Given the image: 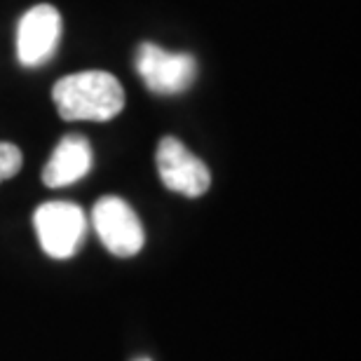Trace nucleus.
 Masks as SVG:
<instances>
[{"instance_id":"5","label":"nucleus","mask_w":361,"mask_h":361,"mask_svg":"<svg viewBox=\"0 0 361 361\" xmlns=\"http://www.w3.org/2000/svg\"><path fill=\"white\" fill-rule=\"evenodd\" d=\"M61 38V14L54 5L31 7L17 26V59L21 66L35 68L49 61Z\"/></svg>"},{"instance_id":"7","label":"nucleus","mask_w":361,"mask_h":361,"mask_svg":"<svg viewBox=\"0 0 361 361\" xmlns=\"http://www.w3.org/2000/svg\"><path fill=\"white\" fill-rule=\"evenodd\" d=\"M92 169V146L80 134H68L56 143L52 157L42 169V183L47 188L73 185Z\"/></svg>"},{"instance_id":"2","label":"nucleus","mask_w":361,"mask_h":361,"mask_svg":"<svg viewBox=\"0 0 361 361\" xmlns=\"http://www.w3.org/2000/svg\"><path fill=\"white\" fill-rule=\"evenodd\" d=\"M35 235L49 258L75 256L87 235V216L73 202H45L33 214Z\"/></svg>"},{"instance_id":"4","label":"nucleus","mask_w":361,"mask_h":361,"mask_svg":"<svg viewBox=\"0 0 361 361\" xmlns=\"http://www.w3.org/2000/svg\"><path fill=\"white\" fill-rule=\"evenodd\" d=\"M92 226L101 244L118 258H132L143 249L146 235L134 209L120 197H101L92 209Z\"/></svg>"},{"instance_id":"1","label":"nucleus","mask_w":361,"mask_h":361,"mask_svg":"<svg viewBox=\"0 0 361 361\" xmlns=\"http://www.w3.org/2000/svg\"><path fill=\"white\" fill-rule=\"evenodd\" d=\"M52 99L63 120L108 122L125 108V90L113 73L80 71L61 78L52 87Z\"/></svg>"},{"instance_id":"3","label":"nucleus","mask_w":361,"mask_h":361,"mask_svg":"<svg viewBox=\"0 0 361 361\" xmlns=\"http://www.w3.org/2000/svg\"><path fill=\"white\" fill-rule=\"evenodd\" d=\"M136 73L155 94H180L197 78V61L185 52H167L153 42H141L134 56Z\"/></svg>"},{"instance_id":"8","label":"nucleus","mask_w":361,"mask_h":361,"mask_svg":"<svg viewBox=\"0 0 361 361\" xmlns=\"http://www.w3.org/2000/svg\"><path fill=\"white\" fill-rule=\"evenodd\" d=\"M21 169V150L14 143L0 141V183L17 176Z\"/></svg>"},{"instance_id":"9","label":"nucleus","mask_w":361,"mask_h":361,"mask_svg":"<svg viewBox=\"0 0 361 361\" xmlns=\"http://www.w3.org/2000/svg\"><path fill=\"white\" fill-rule=\"evenodd\" d=\"M139 361H148V359H139Z\"/></svg>"},{"instance_id":"6","label":"nucleus","mask_w":361,"mask_h":361,"mask_svg":"<svg viewBox=\"0 0 361 361\" xmlns=\"http://www.w3.org/2000/svg\"><path fill=\"white\" fill-rule=\"evenodd\" d=\"M155 160L162 183L178 195L202 197L212 185V174H209L207 164L200 157H195L174 136H164L160 141Z\"/></svg>"}]
</instances>
